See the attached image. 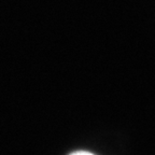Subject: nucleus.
<instances>
[{
    "label": "nucleus",
    "mask_w": 155,
    "mask_h": 155,
    "mask_svg": "<svg viewBox=\"0 0 155 155\" xmlns=\"http://www.w3.org/2000/svg\"><path fill=\"white\" fill-rule=\"evenodd\" d=\"M71 155H94V154H92V153H88V152H75V153H73V154H71Z\"/></svg>",
    "instance_id": "f257e3e1"
}]
</instances>
